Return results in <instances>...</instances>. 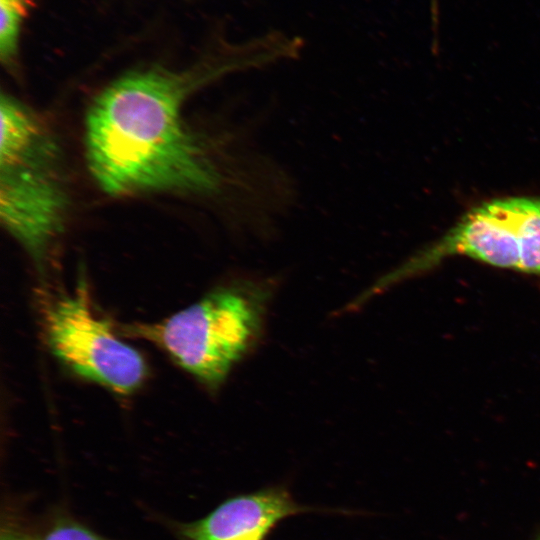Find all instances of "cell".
<instances>
[{
    "label": "cell",
    "mask_w": 540,
    "mask_h": 540,
    "mask_svg": "<svg viewBox=\"0 0 540 540\" xmlns=\"http://www.w3.org/2000/svg\"><path fill=\"white\" fill-rule=\"evenodd\" d=\"M459 241L472 260L540 276V199L508 197L474 207L461 221Z\"/></svg>",
    "instance_id": "5"
},
{
    "label": "cell",
    "mask_w": 540,
    "mask_h": 540,
    "mask_svg": "<svg viewBox=\"0 0 540 540\" xmlns=\"http://www.w3.org/2000/svg\"><path fill=\"white\" fill-rule=\"evenodd\" d=\"M0 114L1 221L41 264L62 228L66 209L54 172L56 148L22 104L9 102Z\"/></svg>",
    "instance_id": "3"
},
{
    "label": "cell",
    "mask_w": 540,
    "mask_h": 540,
    "mask_svg": "<svg viewBox=\"0 0 540 540\" xmlns=\"http://www.w3.org/2000/svg\"><path fill=\"white\" fill-rule=\"evenodd\" d=\"M1 540H25V539L13 533H5L2 535Z\"/></svg>",
    "instance_id": "9"
},
{
    "label": "cell",
    "mask_w": 540,
    "mask_h": 540,
    "mask_svg": "<svg viewBox=\"0 0 540 540\" xmlns=\"http://www.w3.org/2000/svg\"><path fill=\"white\" fill-rule=\"evenodd\" d=\"M274 284L239 277L160 322L124 325L121 333L152 342L216 391L260 341Z\"/></svg>",
    "instance_id": "2"
},
{
    "label": "cell",
    "mask_w": 540,
    "mask_h": 540,
    "mask_svg": "<svg viewBox=\"0 0 540 540\" xmlns=\"http://www.w3.org/2000/svg\"><path fill=\"white\" fill-rule=\"evenodd\" d=\"M304 510L287 491L269 488L227 500L181 533L185 540H264L279 520Z\"/></svg>",
    "instance_id": "6"
},
{
    "label": "cell",
    "mask_w": 540,
    "mask_h": 540,
    "mask_svg": "<svg viewBox=\"0 0 540 540\" xmlns=\"http://www.w3.org/2000/svg\"><path fill=\"white\" fill-rule=\"evenodd\" d=\"M42 540H104L89 530L72 523L54 527Z\"/></svg>",
    "instance_id": "8"
},
{
    "label": "cell",
    "mask_w": 540,
    "mask_h": 540,
    "mask_svg": "<svg viewBox=\"0 0 540 540\" xmlns=\"http://www.w3.org/2000/svg\"><path fill=\"white\" fill-rule=\"evenodd\" d=\"M0 52L3 60H10L16 52L22 19L27 11L26 0H0Z\"/></svg>",
    "instance_id": "7"
},
{
    "label": "cell",
    "mask_w": 540,
    "mask_h": 540,
    "mask_svg": "<svg viewBox=\"0 0 540 540\" xmlns=\"http://www.w3.org/2000/svg\"><path fill=\"white\" fill-rule=\"evenodd\" d=\"M186 79L160 70L123 76L94 100L86 117V156L112 195L181 191L222 200L230 223L254 206L260 175L252 151L225 132L214 144L182 118Z\"/></svg>",
    "instance_id": "1"
},
{
    "label": "cell",
    "mask_w": 540,
    "mask_h": 540,
    "mask_svg": "<svg viewBox=\"0 0 540 540\" xmlns=\"http://www.w3.org/2000/svg\"><path fill=\"white\" fill-rule=\"evenodd\" d=\"M43 324L52 354L78 376L120 395L132 394L145 381V359L94 314L83 277L72 294L44 306Z\"/></svg>",
    "instance_id": "4"
}]
</instances>
